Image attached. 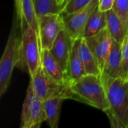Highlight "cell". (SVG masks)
I'll use <instances>...</instances> for the list:
<instances>
[{"label":"cell","instance_id":"cell-1","mask_svg":"<svg viewBox=\"0 0 128 128\" xmlns=\"http://www.w3.org/2000/svg\"><path fill=\"white\" fill-rule=\"evenodd\" d=\"M100 78L110 104L106 113L111 126L128 128V79L114 78L103 72Z\"/></svg>","mask_w":128,"mask_h":128},{"label":"cell","instance_id":"cell-2","mask_svg":"<svg viewBox=\"0 0 128 128\" xmlns=\"http://www.w3.org/2000/svg\"><path fill=\"white\" fill-rule=\"evenodd\" d=\"M68 85L74 100L86 103L104 112L110 109L100 76L86 74L78 79L70 80Z\"/></svg>","mask_w":128,"mask_h":128},{"label":"cell","instance_id":"cell-3","mask_svg":"<svg viewBox=\"0 0 128 128\" xmlns=\"http://www.w3.org/2000/svg\"><path fill=\"white\" fill-rule=\"evenodd\" d=\"M21 27V39L16 66L32 76L41 65L39 38L34 29L22 16L19 20Z\"/></svg>","mask_w":128,"mask_h":128},{"label":"cell","instance_id":"cell-4","mask_svg":"<svg viewBox=\"0 0 128 128\" xmlns=\"http://www.w3.org/2000/svg\"><path fill=\"white\" fill-rule=\"evenodd\" d=\"M30 83L34 93L44 101L52 98H62L64 100L74 99L68 85L53 79L45 71L42 65L31 76Z\"/></svg>","mask_w":128,"mask_h":128},{"label":"cell","instance_id":"cell-5","mask_svg":"<svg viewBox=\"0 0 128 128\" xmlns=\"http://www.w3.org/2000/svg\"><path fill=\"white\" fill-rule=\"evenodd\" d=\"M20 41L15 23L13 25L8 42L0 62V96L7 91L12 75L14 68L17 64Z\"/></svg>","mask_w":128,"mask_h":128},{"label":"cell","instance_id":"cell-6","mask_svg":"<svg viewBox=\"0 0 128 128\" xmlns=\"http://www.w3.org/2000/svg\"><path fill=\"white\" fill-rule=\"evenodd\" d=\"M46 121L44 102L34 92L31 83L28 87L21 114V128H39Z\"/></svg>","mask_w":128,"mask_h":128},{"label":"cell","instance_id":"cell-7","mask_svg":"<svg viewBox=\"0 0 128 128\" xmlns=\"http://www.w3.org/2000/svg\"><path fill=\"white\" fill-rule=\"evenodd\" d=\"M38 38L41 50H51L59 33L65 29L62 14H50L38 20Z\"/></svg>","mask_w":128,"mask_h":128},{"label":"cell","instance_id":"cell-8","mask_svg":"<svg viewBox=\"0 0 128 128\" xmlns=\"http://www.w3.org/2000/svg\"><path fill=\"white\" fill-rule=\"evenodd\" d=\"M98 4L99 0H93L91 3L76 11L68 14H62L65 30L72 40L83 38L88 19L93 11L98 7Z\"/></svg>","mask_w":128,"mask_h":128},{"label":"cell","instance_id":"cell-9","mask_svg":"<svg viewBox=\"0 0 128 128\" xmlns=\"http://www.w3.org/2000/svg\"><path fill=\"white\" fill-rule=\"evenodd\" d=\"M88 46L93 53L100 69L103 72L106 60L110 52L112 38L106 27L93 36L84 38Z\"/></svg>","mask_w":128,"mask_h":128},{"label":"cell","instance_id":"cell-10","mask_svg":"<svg viewBox=\"0 0 128 128\" xmlns=\"http://www.w3.org/2000/svg\"><path fill=\"white\" fill-rule=\"evenodd\" d=\"M72 40L65 29L62 30L55 40L50 50L51 53L57 60L62 68L67 73L70 52L72 46Z\"/></svg>","mask_w":128,"mask_h":128},{"label":"cell","instance_id":"cell-11","mask_svg":"<svg viewBox=\"0 0 128 128\" xmlns=\"http://www.w3.org/2000/svg\"><path fill=\"white\" fill-rule=\"evenodd\" d=\"M103 73L114 78H123L122 44L112 39V46L106 60Z\"/></svg>","mask_w":128,"mask_h":128},{"label":"cell","instance_id":"cell-12","mask_svg":"<svg viewBox=\"0 0 128 128\" xmlns=\"http://www.w3.org/2000/svg\"><path fill=\"white\" fill-rule=\"evenodd\" d=\"M41 65L45 71L56 80L68 84L69 81L68 76L66 72L63 70L57 60L52 56L50 50H41Z\"/></svg>","mask_w":128,"mask_h":128},{"label":"cell","instance_id":"cell-13","mask_svg":"<svg viewBox=\"0 0 128 128\" xmlns=\"http://www.w3.org/2000/svg\"><path fill=\"white\" fill-rule=\"evenodd\" d=\"M82 38H78L72 41V46L70 52L67 70L69 80L78 79L86 75L85 68L80 54V47Z\"/></svg>","mask_w":128,"mask_h":128},{"label":"cell","instance_id":"cell-14","mask_svg":"<svg viewBox=\"0 0 128 128\" xmlns=\"http://www.w3.org/2000/svg\"><path fill=\"white\" fill-rule=\"evenodd\" d=\"M80 54L82 62L85 68L86 74H93V75L100 76L102 71L100 69L99 65L93 53L92 52L89 47L88 46L84 38H82L81 40Z\"/></svg>","mask_w":128,"mask_h":128},{"label":"cell","instance_id":"cell-15","mask_svg":"<svg viewBox=\"0 0 128 128\" xmlns=\"http://www.w3.org/2000/svg\"><path fill=\"white\" fill-rule=\"evenodd\" d=\"M106 28L112 38L118 43L122 44L127 34L123 23L112 9L106 12Z\"/></svg>","mask_w":128,"mask_h":128},{"label":"cell","instance_id":"cell-16","mask_svg":"<svg viewBox=\"0 0 128 128\" xmlns=\"http://www.w3.org/2000/svg\"><path fill=\"white\" fill-rule=\"evenodd\" d=\"M106 27V14L98 7L92 14L85 28L83 38L93 36Z\"/></svg>","mask_w":128,"mask_h":128},{"label":"cell","instance_id":"cell-17","mask_svg":"<svg viewBox=\"0 0 128 128\" xmlns=\"http://www.w3.org/2000/svg\"><path fill=\"white\" fill-rule=\"evenodd\" d=\"M64 100L62 98H52L44 101L46 122L51 128H57L58 126L61 107Z\"/></svg>","mask_w":128,"mask_h":128},{"label":"cell","instance_id":"cell-18","mask_svg":"<svg viewBox=\"0 0 128 128\" xmlns=\"http://www.w3.org/2000/svg\"><path fill=\"white\" fill-rule=\"evenodd\" d=\"M33 4L38 20L50 14H62L64 8L57 0H33Z\"/></svg>","mask_w":128,"mask_h":128},{"label":"cell","instance_id":"cell-19","mask_svg":"<svg viewBox=\"0 0 128 128\" xmlns=\"http://www.w3.org/2000/svg\"><path fill=\"white\" fill-rule=\"evenodd\" d=\"M22 16L26 19L27 22L38 34V22L34 11L33 0H22V15L20 17Z\"/></svg>","mask_w":128,"mask_h":128},{"label":"cell","instance_id":"cell-20","mask_svg":"<svg viewBox=\"0 0 128 128\" xmlns=\"http://www.w3.org/2000/svg\"><path fill=\"white\" fill-rule=\"evenodd\" d=\"M112 9L122 20L128 34V0H115Z\"/></svg>","mask_w":128,"mask_h":128},{"label":"cell","instance_id":"cell-21","mask_svg":"<svg viewBox=\"0 0 128 128\" xmlns=\"http://www.w3.org/2000/svg\"><path fill=\"white\" fill-rule=\"evenodd\" d=\"M93 0H67L66 4L64 6L63 13L64 14H71L74 11H76L89 3H91Z\"/></svg>","mask_w":128,"mask_h":128},{"label":"cell","instance_id":"cell-22","mask_svg":"<svg viewBox=\"0 0 128 128\" xmlns=\"http://www.w3.org/2000/svg\"><path fill=\"white\" fill-rule=\"evenodd\" d=\"M122 56L123 78L128 79V34L122 44Z\"/></svg>","mask_w":128,"mask_h":128},{"label":"cell","instance_id":"cell-23","mask_svg":"<svg viewBox=\"0 0 128 128\" xmlns=\"http://www.w3.org/2000/svg\"><path fill=\"white\" fill-rule=\"evenodd\" d=\"M115 0H99L98 8L100 10L106 12L112 8Z\"/></svg>","mask_w":128,"mask_h":128},{"label":"cell","instance_id":"cell-24","mask_svg":"<svg viewBox=\"0 0 128 128\" xmlns=\"http://www.w3.org/2000/svg\"><path fill=\"white\" fill-rule=\"evenodd\" d=\"M15 5L16 8L17 17L20 19L22 15V0H15Z\"/></svg>","mask_w":128,"mask_h":128},{"label":"cell","instance_id":"cell-25","mask_svg":"<svg viewBox=\"0 0 128 128\" xmlns=\"http://www.w3.org/2000/svg\"><path fill=\"white\" fill-rule=\"evenodd\" d=\"M58 4H60L61 5H63V6H65L66 4V2H67V0H57Z\"/></svg>","mask_w":128,"mask_h":128}]
</instances>
